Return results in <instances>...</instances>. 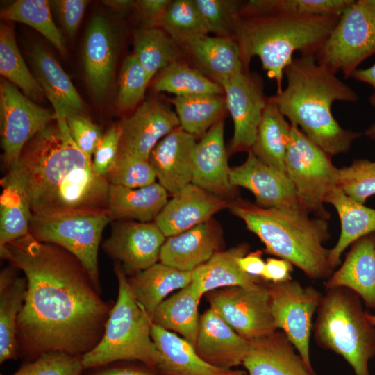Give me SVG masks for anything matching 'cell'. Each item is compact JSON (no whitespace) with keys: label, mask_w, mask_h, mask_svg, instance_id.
<instances>
[{"label":"cell","mask_w":375,"mask_h":375,"mask_svg":"<svg viewBox=\"0 0 375 375\" xmlns=\"http://www.w3.org/2000/svg\"><path fill=\"white\" fill-rule=\"evenodd\" d=\"M134 53L151 81L160 70L182 60V50L162 28H140L134 32Z\"/></svg>","instance_id":"d590c367"},{"label":"cell","mask_w":375,"mask_h":375,"mask_svg":"<svg viewBox=\"0 0 375 375\" xmlns=\"http://www.w3.org/2000/svg\"><path fill=\"white\" fill-rule=\"evenodd\" d=\"M0 251L5 247L29 233L32 212L20 185L6 174L1 180Z\"/></svg>","instance_id":"e575fe53"},{"label":"cell","mask_w":375,"mask_h":375,"mask_svg":"<svg viewBox=\"0 0 375 375\" xmlns=\"http://www.w3.org/2000/svg\"><path fill=\"white\" fill-rule=\"evenodd\" d=\"M338 187L353 200L365 203L375 194V161L355 159L339 169Z\"/></svg>","instance_id":"7bdbcfd3"},{"label":"cell","mask_w":375,"mask_h":375,"mask_svg":"<svg viewBox=\"0 0 375 375\" xmlns=\"http://www.w3.org/2000/svg\"><path fill=\"white\" fill-rule=\"evenodd\" d=\"M151 81L144 67L133 53L124 60L119 75L117 104L120 110L133 108L143 98Z\"/></svg>","instance_id":"bcb514c9"},{"label":"cell","mask_w":375,"mask_h":375,"mask_svg":"<svg viewBox=\"0 0 375 375\" xmlns=\"http://www.w3.org/2000/svg\"><path fill=\"white\" fill-rule=\"evenodd\" d=\"M6 174L24 190L33 216L107 212L109 183L78 148L65 119L36 133Z\"/></svg>","instance_id":"7a4b0ae2"},{"label":"cell","mask_w":375,"mask_h":375,"mask_svg":"<svg viewBox=\"0 0 375 375\" xmlns=\"http://www.w3.org/2000/svg\"><path fill=\"white\" fill-rule=\"evenodd\" d=\"M262 255V251L257 250L240 257L238 264L240 269L249 275L261 278L265 266Z\"/></svg>","instance_id":"9f6ffc18"},{"label":"cell","mask_w":375,"mask_h":375,"mask_svg":"<svg viewBox=\"0 0 375 375\" xmlns=\"http://www.w3.org/2000/svg\"><path fill=\"white\" fill-rule=\"evenodd\" d=\"M368 3L375 8V0H367Z\"/></svg>","instance_id":"6125c7cd"},{"label":"cell","mask_w":375,"mask_h":375,"mask_svg":"<svg viewBox=\"0 0 375 375\" xmlns=\"http://www.w3.org/2000/svg\"><path fill=\"white\" fill-rule=\"evenodd\" d=\"M365 135L373 140H375V123L371 125L365 132Z\"/></svg>","instance_id":"91938a15"},{"label":"cell","mask_w":375,"mask_h":375,"mask_svg":"<svg viewBox=\"0 0 375 375\" xmlns=\"http://www.w3.org/2000/svg\"><path fill=\"white\" fill-rule=\"evenodd\" d=\"M242 365L247 375H317L282 331L249 341Z\"/></svg>","instance_id":"cb8c5ba5"},{"label":"cell","mask_w":375,"mask_h":375,"mask_svg":"<svg viewBox=\"0 0 375 375\" xmlns=\"http://www.w3.org/2000/svg\"><path fill=\"white\" fill-rule=\"evenodd\" d=\"M171 102L180 127L196 138L202 137L227 110L224 95L174 97Z\"/></svg>","instance_id":"8d00e7d4"},{"label":"cell","mask_w":375,"mask_h":375,"mask_svg":"<svg viewBox=\"0 0 375 375\" xmlns=\"http://www.w3.org/2000/svg\"><path fill=\"white\" fill-rule=\"evenodd\" d=\"M325 203L335 208L341 222L339 239L329 249L328 261L334 270L340 264L341 256L349 246L375 232V209L350 198L338 187L329 192Z\"/></svg>","instance_id":"4dcf8cb0"},{"label":"cell","mask_w":375,"mask_h":375,"mask_svg":"<svg viewBox=\"0 0 375 375\" xmlns=\"http://www.w3.org/2000/svg\"><path fill=\"white\" fill-rule=\"evenodd\" d=\"M291 126L278 106L267 98L256 140L250 151L265 163L285 172Z\"/></svg>","instance_id":"836d02e7"},{"label":"cell","mask_w":375,"mask_h":375,"mask_svg":"<svg viewBox=\"0 0 375 375\" xmlns=\"http://www.w3.org/2000/svg\"><path fill=\"white\" fill-rule=\"evenodd\" d=\"M88 3L85 0H56L50 3L53 6L61 26L69 38L75 36Z\"/></svg>","instance_id":"816d5d0a"},{"label":"cell","mask_w":375,"mask_h":375,"mask_svg":"<svg viewBox=\"0 0 375 375\" xmlns=\"http://www.w3.org/2000/svg\"><path fill=\"white\" fill-rule=\"evenodd\" d=\"M194 3L208 33L234 38L242 3L233 0H194Z\"/></svg>","instance_id":"ee69618b"},{"label":"cell","mask_w":375,"mask_h":375,"mask_svg":"<svg viewBox=\"0 0 375 375\" xmlns=\"http://www.w3.org/2000/svg\"><path fill=\"white\" fill-rule=\"evenodd\" d=\"M127 278L135 299L151 319L167 295L191 283L192 272L181 271L160 262Z\"/></svg>","instance_id":"1f68e13d"},{"label":"cell","mask_w":375,"mask_h":375,"mask_svg":"<svg viewBox=\"0 0 375 375\" xmlns=\"http://www.w3.org/2000/svg\"><path fill=\"white\" fill-rule=\"evenodd\" d=\"M110 221L106 212L32 216L29 233L36 240L57 245L76 257L100 290L98 251L103 231Z\"/></svg>","instance_id":"30bf717a"},{"label":"cell","mask_w":375,"mask_h":375,"mask_svg":"<svg viewBox=\"0 0 375 375\" xmlns=\"http://www.w3.org/2000/svg\"><path fill=\"white\" fill-rule=\"evenodd\" d=\"M120 155L149 160L155 146L180 126L175 111L161 101L149 99L118 124Z\"/></svg>","instance_id":"2e32d148"},{"label":"cell","mask_w":375,"mask_h":375,"mask_svg":"<svg viewBox=\"0 0 375 375\" xmlns=\"http://www.w3.org/2000/svg\"><path fill=\"white\" fill-rule=\"evenodd\" d=\"M69 134L78 148L92 159L103 133L101 128L85 115H76L65 119Z\"/></svg>","instance_id":"681fc988"},{"label":"cell","mask_w":375,"mask_h":375,"mask_svg":"<svg viewBox=\"0 0 375 375\" xmlns=\"http://www.w3.org/2000/svg\"><path fill=\"white\" fill-rule=\"evenodd\" d=\"M267 286L277 329L282 330L305 362L312 367L310 354L312 318L323 294L311 285L303 286L292 279L269 283Z\"/></svg>","instance_id":"7c38bea8"},{"label":"cell","mask_w":375,"mask_h":375,"mask_svg":"<svg viewBox=\"0 0 375 375\" xmlns=\"http://www.w3.org/2000/svg\"><path fill=\"white\" fill-rule=\"evenodd\" d=\"M117 57V40L106 17L94 15L85 33L83 59L88 88L99 100L106 95L113 78Z\"/></svg>","instance_id":"7402d4cb"},{"label":"cell","mask_w":375,"mask_h":375,"mask_svg":"<svg viewBox=\"0 0 375 375\" xmlns=\"http://www.w3.org/2000/svg\"><path fill=\"white\" fill-rule=\"evenodd\" d=\"M195 68L219 84L244 71L234 38L189 35L173 39Z\"/></svg>","instance_id":"d6986e66"},{"label":"cell","mask_w":375,"mask_h":375,"mask_svg":"<svg viewBox=\"0 0 375 375\" xmlns=\"http://www.w3.org/2000/svg\"><path fill=\"white\" fill-rule=\"evenodd\" d=\"M87 375H158L146 367L134 365H113V363L91 368Z\"/></svg>","instance_id":"11a10c76"},{"label":"cell","mask_w":375,"mask_h":375,"mask_svg":"<svg viewBox=\"0 0 375 375\" xmlns=\"http://www.w3.org/2000/svg\"><path fill=\"white\" fill-rule=\"evenodd\" d=\"M0 119L3 161L8 171L17 164L26 144L56 117L3 78L0 83Z\"/></svg>","instance_id":"4fadbf2b"},{"label":"cell","mask_w":375,"mask_h":375,"mask_svg":"<svg viewBox=\"0 0 375 375\" xmlns=\"http://www.w3.org/2000/svg\"><path fill=\"white\" fill-rule=\"evenodd\" d=\"M1 19L27 24L44 36L60 53L65 56V39L53 20L51 4L47 0H17L0 12Z\"/></svg>","instance_id":"ab89813d"},{"label":"cell","mask_w":375,"mask_h":375,"mask_svg":"<svg viewBox=\"0 0 375 375\" xmlns=\"http://www.w3.org/2000/svg\"><path fill=\"white\" fill-rule=\"evenodd\" d=\"M196 138L178 126L161 139L149 155L158 183L172 196L192 182Z\"/></svg>","instance_id":"44dd1931"},{"label":"cell","mask_w":375,"mask_h":375,"mask_svg":"<svg viewBox=\"0 0 375 375\" xmlns=\"http://www.w3.org/2000/svg\"><path fill=\"white\" fill-rule=\"evenodd\" d=\"M222 87L234 126L230 151H249L256 142L267 103L262 85L255 76L244 70L225 81Z\"/></svg>","instance_id":"9a60e30c"},{"label":"cell","mask_w":375,"mask_h":375,"mask_svg":"<svg viewBox=\"0 0 375 375\" xmlns=\"http://www.w3.org/2000/svg\"><path fill=\"white\" fill-rule=\"evenodd\" d=\"M286 86L269 97L289 122L330 156L346 153L361 134L343 128L333 115L335 101L356 102L358 96L315 55L294 58L284 71Z\"/></svg>","instance_id":"3957f363"},{"label":"cell","mask_w":375,"mask_h":375,"mask_svg":"<svg viewBox=\"0 0 375 375\" xmlns=\"http://www.w3.org/2000/svg\"><path fill=\"white\" fill-rule=\"evenodd\" d=\"M0 255L27 281L17 323L18 355L28 361L51 352L82 356L97 345L112 306L76 257L30 233L8 244Z\"/></svg>","instance_id":"6da1fadb"},{"label":"cell","mask_w":375,"mask_h":375,"mask_svg":"<svg viewBox=\"0 0 375 375\" xmlns=\"http://www.w3.org/2000/svg\"><path fill=\"white\" fill-rule=\"evenodd\" d=\"M106 178L109 184L140 188L156 183V176L149 160L120 155Z\"/></svg>","instance_id":"7dc6e473"},{"label":"cell","mask_w":375,"mask_h":375,"mask_svg":"<svg viewBox=\"0 0 375 375\" xmlns=\"http://www.w3.org/2000/svg\"><path fill=\"white\" fill-rule=\"evenodd\" d=\"M293 265L282 258H268L261 278L270 283H281L291 280Z\"/></svg>","instance_id":"db71d44e"},{"label":"cell","mask_w":375,"mask_h":375,"mask_svg":"<svg viewBox=\"0 0 375 375\" xmlns=\"http://www.w3.org/2000/svg\"><path fill=\"white\" fill-rule=\"evenodd\" d=\"M222 231L210 219L189 230L166 238L160 253V262L184 272H192L221 251Z\"/></svg>","instance_id":"d4e9b609"},{"label":"cell","mask_w":375,"mask_h":375,"mask_svg":"<svg viewBox=\"0 0 375 375\" xmlns=\"http://www.w3.org/2000/svg\"><path fill=\"white\" fill-rule=\"evenodd\" d=\"M195 349L206 362L232 369L242 365L249 341L238 334L212 308L201 316Z\"/></svg>","instance_id":"484cf974"},{"label":"cell","mask_w":375,"mask_h":375,"mask_svg":"<svg viewBox=\"0 0 375 375\" xmlns=\"http://www.w3.org/2000/svg\"><path fill=\"white\" fill-rule=\"evenodd\" d=\"M367 317L369 322L375 326V314L367 312Z\"/></svg>","instance_id":"94428289"},{"label":"cell","mask_w":375,"mask_h":375,"mask_svg":"<svg viewBox=\"0 0 375 375\" xmlns=\"http://www.w3.org/2000/svg\"><path fill=\"white\" fill-rule=\"evenodd\" d=\"M230 181L249 190L258 206L304 210L286 173L265 163L251 151L242 164L231 169Z\"/></svg>","instance_id":"e0dca14e"},{"label":"cell","mask_w":375,"mask_h":375,"mask_svg":"<svg viewBox=\"0 0 375 375\" xmlns=\"http://www.w3.org/2000/svg\"><path fill=\"white\" fill-rule=\"evenodd\" d=\"M249 246L242 243L215 253L207 262L192 272V283L203 296L215 290L247 286L263 281L242 272L238 259L249 253Z\"/></svg>","instance_id":"f546056e"},{"label":"cell","mask_w":375,"mask_h":375,"mask_svg":"<svg viewBox=\"0 0 375 375\" xmlns=\"http://www.w3.org/2000/svg\"><path fill=\"white\" fill-rule=\"evenodd\" d=\"M27 288L26 278H15L0 290V362L17 358V323Z\"/></svg>","instance_id":"60d3db41"},{"label":"cell","mask_w":375,"mask_h":375,"mask_svg":"<svg viewBox=\"0 0 375 375\" xmlns=\"http://www.w3.org/2000/svg\"><path fill=\"white\" fill-rule=\"evenodd\" d=\"M291 125L285 173L303 209L328 220L330 212L324 203L329 192L338 187L339 169L333 164L331 156L299 127Z\"/></svg>","instance_id":"ba28073f"},{"label":"cell","mask_w":375,"mask_h":375,"mask_svg":"<svg viewBox=\"0 0 375 375\" xmlns=\"http://www.w3.org/2000/svg\"><path fill=\"white\" fill-rule=\"evenodd\" d=\"M224 120L219 119L197 142L193 159L192 183L218 197L235 198L231 168L224 145Z\"/></svg>","instance_id":"ffe728a7"},{"label":"cell","mask_w":375,"mask_h":375,"mask_svg":"<svg viewBox=\"0 0 375 375\" xmlns=\"http://www.w3.org/2000/svg\"><path fill=\"white\" fill-rule=\"evenodd\" d=\"M162 28L173 39L208 33L194 0L171 1L165 14Z\"/></svg>","instance_id":"f6af8a7d"},{"label":"cell","mask_w":375,"mask_h":375,"mask_svg":"<svg viewBox=\"0 0 375 375\" xmlns=\"http://www.w3.org/2000/svg\"><path fill=\"white\" fill-rule=\"evenodd\" d=\"M169 0L135 1L134 12L140 28H162L165 14Z\"/></svg>","instance_id":"f5cc1de1"},{"label":"cell","mask_w":375,"mask_h":375,"mask_svg":"<svg viewBox=\"0 0 375 375\" xmlns=\"http://www.w3.org/2000/svg\"><path fill=\"white\" fill-rule=\"evenodd\" d=\"M326 290L347 288L369 308L375 309V232L353 242L342 265L326 279Z\"/></svg>","instance_id":"4316f807"},{"label":"cell","mask_w":375,"mask_h":375,"mask_svg":"<svg viewBox=\"0 0 375 375\" xmlns=\"http://www.w3.org/2000/svg\"><path fill=\"white\" fill-rule=\"evenodd\" d=\"M83 370L81 356L51 352L26 362L10 375H81Z\"/></svg>","instance_id":"c3c4849f"},{"label":"cell","mask_w":375,"mask_h":375,"mask_svg":"<svg viewBox=\"0 0 375 375\" xmlns=\"http://www.w3.org/2000/svg\"><path fill=\"white\" fill-rule=\"evenodd\" d=\"M103 3L117 12L124 13L134 10L135 1L108 0L103 1Z\"/></svg>","instance_id":"680465c9"},{"label":"cell","mask_w":375,"mask_h":375,"mask_svg":"<svg viewBox=\"0 0 375 375\" xmlns=\"http://www.w3.org/2000/svg\"><path fill=\"white\" fill-rule=\"evenodd\" d=\"M119 141L118 124L112 126L103 133L92 159L93 167L100 176L106 178L115 165L119 153Z\"/></svg>","instance_id":"f907efd6"},{"label":"cell","mask_w":375,"mask_h":375,"mask_svg":"<svg viewBox=\"0 0 375 375\" xmlns=\"http://www.w3.org/2000/svg\"><path fill=\"white\" fill-rule=\"evenodd\" d=\"M166 238L154 222L118 220L102 247L126 276H132L159 260Z\"/></svg>","instance_id":"5bb4252c"},{"label":"cell","mask_w":375,"mask_h":375,"mask_svg":"<svg viewBox=\"0 0 375 375\" xmlns=\"http://www.w3.org/2000/svg\"><path fill=\"white\" fill-rule=\"evenodd\" d=\"M0 74L30 99H44L42 87L30 72L17 47L12 27L4 23L0 26Z\"/></svg>","instance_id":"f35d334b"},{"label":"cell","mask_w":375,"mask_h":375,"mask_svg":"<svg viewBox=\"0 0 375 375\" xmlns=\"http://www.w3.org/2000/svg\"><path fill=\"white\" fill-rule=\"evenodd\" d=\"M228 208L258 236L265 253L290 262L310 279H328L334 272L324 245L330 238L328 219L310 217L302 209L266 208L240 199L230 201Z\"/></svg>","instance_id":"277c9868"},{"label":"cell","mask_w":375,"mask_h":375,"mask_svg":"<svg viewBox=\"0 0 375 375\" xmlns=\"http://www.w3.org/2000/svg\"><path fill=\"white\" fill-rule=\"evenodd\" d=\"M340 16L301 15L274 12L239 16L234 38L247 70L253 57H258L262 69L275 80L276 92L282 87L284 71L293 54L315 55L336 25Z\"/></svg>","instance_id":"5b68a950"},{"label":"cell","mask_w":375,"mask_h":375,"mask_svg":"<svg viewBox=\"0 0 375 375\" xmlns=\"http://www.w3.org/2000/svg\"><path fill=\"white\" fill-rule=\"evenodd\" d=\"M201 297L191 282L156 308L151 315L152 323L179 333L195 347L200 319L198 307Z\"/></svg>","instance_id":"d6a6232c"},{"label":"cell","mask_w":375,"mask_h":375,"mask_svg":"<svg viewBox=\"0 0 375 375\" xmlns=\"http://www.w3.org/2000/svg\"><path fill=\"white\" fill-rule=\"evenodd\" d=\"M215 290L206 294L210 307L241 337L250 341L277 331L267 284Z\"/></svg>","instance_id":"8fae6325"},{"label":"cell","mask_w":375,"mask_h":375,"mask_svg":"<svg viewBox=\"0 0 375 375\" xmlns=\"http://www.w3.org/2000/svg\"><path fill=\"white\" fill-rule=\"evenodd\" d=\"M353 0H251L242 3L240 16L282 12L340 16Z\"/></svg>","instance_id":"b9f144b4"},{"label":"cell","mask_w":375,"mask_h":375,"mask_svg":"<svg viewBox=\"0 0 375 375\" xmlns=\"http://www.w3.org/2000/svg\"><path fill=\"white\" fill-rule=\"evenodd\" d=\"M169 193L159 183L128 188L109 184L107 212L111 220L154 222L168 201Z\"/></svg>","instance_id":"f1b7e54d"},{"label":"cell","mask_w":375,"mask_h":375,"mask_svg":"<svg viewBox=\"0 0 375 375\" xmlns=\"http://www.w3.org/2000/svg\"><path fill=\"white\" fill-rule=\"evenodd\" d=\"M115 272L119 285L117 301L101 340L81 356V364L88 369L119 361H139L152 370L157 350L151 335V317L135 299L127 276L117 262Z\"/></svg>","instance_id":"52a82bcc"},{"label":"cell","mask_w":375,"mask_h":375,"mask_svg":"<svg viewBox=\"0 0 375 375\" xmlns=\"http://www.w3.org/2000/svg\"><path fill=\"white\" fill-rule=\"evenodd\" d=\"M351 77L358 81L367 83L373 88L374 92L369 97V103L375 107V63L368 68L357 69Z\"/></svg>","instance_id":"6f0895ef"},{"label":"cell","mask_w":375,"mask_h":375,"mask_svg":"<svg viewBox=\"0 0 375 375\" xmlns=\"http://www.w3.org/2000/svg\"><path fill=\"white\" fill-rule=\"evenodd\" d=\"M362 302L347 288L328 290L316 312L313 338L321 348L341 356L355 375H370L369 362L375 357V326Z\"/></svg>","instance_id":"8992f818"},{"label":"cell","mask_w":375,"mask_h":375,"mask_svg":"<svg viewBox=\"0 0 375 375\" xmlns=\"http://www.w3.org/2000/svg\"><path fill=\"white\" fill-rule=\"evenodd\" d=\"M153 88L156 92L171 93L175 97L224 94L219 84L183 60L174 62L160 70L156 76Z\"/></svg>","instance_id":"74e56055"},{"label":"cell","mask_w":375,"mask_h":375,"mask_svg":"<svg viewBox=\"0 0 375 375\" xmlns=\"http://www.w3.org/2000/svg\"><path fill=\"white\" fill-rule=\"evenodd\" d=\"M35 77L51 102L56 118L85 115V105L69 76L47 49L35 46L31 53Z\"/></svg>","instance_id":"83f0119b"},{"label":"cell","mask_w":375,"mask_h":375,"mask_svg":"<svg viewBox=\"0 0 375 375\" xmlns=\"http://www.w3.org/2000/svg\"><path fill=\"white\" fill-rule=\"evenodd\" d=\"M229 202L190 183L168 199L154 223L168 238L208 221Z\"/></svg>","instance_id":"ac0fdd59"},{"label":"cell","mask_w":375,"mask_h":375,"mask_svg":"<svg viewBox=\"0 0 375 375\" xmlns=\"http://www.w3.org/2000/svg\"><path fill=\"white\" fill-rule=\"evenodd\" d=\"M374 53L375 8L367 0H353L315 56L319 63L348 78Z\"/></svg>","instance_id":"9c48e42d"},{"label":"cell","mask_w":375,"mask_h":375,"mask_svg":"<svg viewBox=\"0 0 375 375\" xmlns=\"http://www.w3.org/2000/svg\"><path fill=\"white\" fill-rule=\"evenodd\" d=\"M151 335L157 350L152 370L158 375H247L241 369H222L206 362L183 338L153 323Z\"/></svg>","instance_id":"603a6c76"}]
</instances>
